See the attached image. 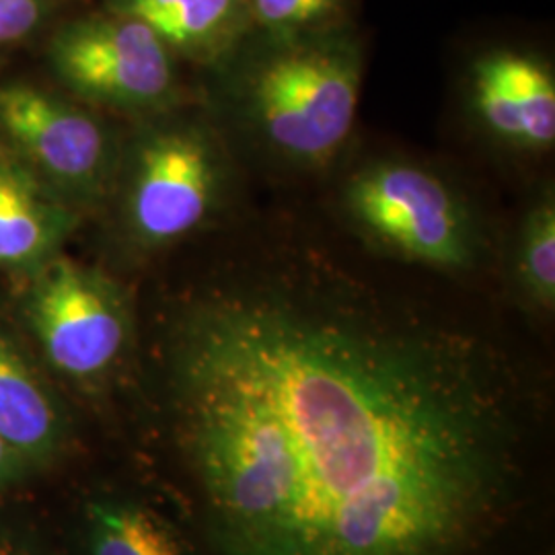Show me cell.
Here are the masks:
<instances>
[{"label": "cell", "mask_w": 555, "mask_h": 555, "mask_svg": "<svg viewBox=\"0 0 555 555\" xmlns=\"http://www.w3.org/2000/svg\"><path fill=\"white\" fill-rule=\"evenodd\" d=\"M165 358L215 555H479L513 513L515 362L313 243L231 254Z\"/></svg>", "instance_id": "cell-1"}, {"label": "cell", "mask_w": 555, "mask_h": 555, "mask_svg": "<svg viewBox=\"0 0 555 555\" xmlns=\"http://www.w3.org/2000/svg\"><path fill=\"white\" fill-rule=\"evenodd\" d=\"M270 41L231 85L241 128L270 157L321 169L350 139L362 91L357 46L330 31Z\"/></svg>", "instance_id": "cell-2"}, {"label": "cell", "mask_w": 555, "mask_h": 555, "mask_svg": "<svg viewBox=\"0 0 555 555\" xmlns=\"http://www.w3.org/2000/svg\"><path fill=\"white\" fill-rule=\"evenodd\" d=\"M339 204L360 237L399 261L465 274L486 258L488 243L474 206L426 165L366 163L346 179Z\"/></svg>", "instance_id": "cell-3"}, {"label": "cell", "mask_w": 555, "mask_h": 555, "mask_svg": "<svg viewBox=\"0 0 555 555\" xmlns=\"http://www.w3.org/2000/svg\"><path fill=\"white\" fill-rule=\"evenodd\" d=\"M126 222L146 247L198 231L222 204L231 167L219 137L192 121L149 132L132 160Z\"/></svg>", "instance_id": "cell-4"}, {"label": "cell", "mask_w": 555, "mask_h": 555, "mask_svg": "<svg viewBox=\"0 0 555 555\" xmlns=\"http://www.w3.org/2000/svg\"><path fill=\"white\" fill-rule=\"evenodd\" d=\"M52 60L80 98L116 109H153L176 91L173 52L149 25L112 11L60 31Z\"/></svg>", "instance_id": "cell-5"}, {"label": "cell", "mask_w": 555, "mask_h": 555, "mask_svg": "<svg viewBox=\"0 0 555 555\" xmlns=\"http://www.w3.org/2000/svg\"><path fill=\"white\" fill-rule=\"evenodd\" d=\"M29 319L48 360L75 378L105 375L130 334V315L118 288L70 259H56L43 270Z\"/></svg>", "instance_id": "cell-6"}, {"label": "cell", "mask_w": 555, "mask_h": 555, "mask_svg": "<svg viewBox=\"0 0 555 555\" xmlns=\"http://www.w3.org/2000/svg\"><path fill=\"white\" fill-rule=\"evenodd\" d=\"M0 124L21 153L62 185L95 194L112 169V140L100 119L34 87L0 91Z\"/></svg>", "instance_id": "cell-7"}, {"label": "cell", "mask_w": 555, "mask_h": 555, "mask_svg": "<svg viewBox=\"0 0 555 555\" xmlns=\"http://www.w3.org/2000/svg\"><path fill=\"white\" fill-rule=\"evenodd\" d=\"M467 100L481 130L500 146L518 153H545L554 146V70L533 54H481L469 70Z\"/></svg>", "instance_id": "cell-8"}, {"label": "cell", "mask_w": 555, "mask_h": 555, "mask_svg": "<svg viewBox=\"0 0 555 555\" xmlns=\"http://www.w3.org/2000/svg\"><path fill=\"white\" fill-rule=\"evenodd\" d=\"M109 11L142 21L171 52L204 64L235 59L254 31L247 0H112Z\"/></svg>", "instance_id": "cell-9"}, {"label": "cell", "mask_w": 555, "mask_h": 555, "mask_svg": "<svg viewBox=\"0 0 555 555\" xmlns=\"http://www.w3.org/2000/svg\"><path fill=\"white\" fill-rule=\"evenodd\" d=\"M60 437L56 403L20 350L0 334V438L15 455H48Z\"/></svg>", "instance_id": "cell-10"}, {"label": "cell", "mask_w": 555, "mask_h": 555, "mask_svg": "<svg viewBox=\"0 0 555 555\" xmlns=\"http://www.w3.org/2000/svg\"><path fill=\"white\" fill-rule=\"evenodd\" d=\"M66 215L15 165H0V263L40 259L66 231Z\"/></svg>", "instance_id": "cell-11"}, {"label": "cell", "mask_w": 555, "mask_h": 555, "mask_svg": "<svg viewBox=\"0 0 555 555\" xmlns=\"http://www.w3.org/2000/svg\"><path fill=\"white\" fill-rule=\"evenodd\" d=\"M91 555H185L171 525L149 508L98 502L89 508Z\"/></svg>", "instance_id": "cell-12"}, {"label": "cell", "mask_w": 555, "mask_h": 555, "mask_svg": "<svg viewBox=\"0 0 555 555\" xmlns=\"http://www.w3.org/2000/svg\"><path fill=\"white\" fill-rule=\"evenodd\" d=\"M520 295L543 313L555 309V196L545 188L520 220L515 245Z\"/></svg>", "instance_id": "cell-13"}, {"label": "cell", "mask_w": 555, "mask_h": 555, "mask_svg": "<svg viewBox=\"0 0 555 555\" xmlns=\"http://www.w3.org/2000/svg\"><path fill=\"white\" fill-rule=\"evenodd\" d=\"M254 29L286 40L334 29L346 0H247Z\"/></svg>", "instance_id": "cell-14"}, {"label": "cell", "mask_w": 555, "mask_h": 555, "mask_svg": "<svg viewBox=\"0 0 555 555\" xmlns=\"http://www.w3.org/2000/svg\"><path fill=\"white\" fill-rule=\"evenodd\" d=\"M41 0H0V43L31 34L41 20Z\"/></svg>", "instance_id": "cell-15"}, {"label": "cell", "mask_w": 555, "mask_h": 555, "mask_svg": "<svg viewBox=\"0 0 555 555\" xmlns=\"http://www.w3.org/2000/svg\"><path fill=\"white\" fill-rule=\"evenodd\" d=\"M21 459L11 451V447L0 438V483H4L20 467Z\"/></svg>", "instance_id": "cell-16"}, {"label": "cell", "mask_w": 555, "mask_h": 555, "mask_svg": "<svg viewBox=\"0 0 555 555\" xmlns=\"http://www.w3.org/2000/svg\"><path fill=\"white\" fill-rule=\"evenodd\" d=\"M0 555H17L15 552H11V550H4V547H0Z\"/></svg>", "instance_id": "cell-17"}]
</instances>
